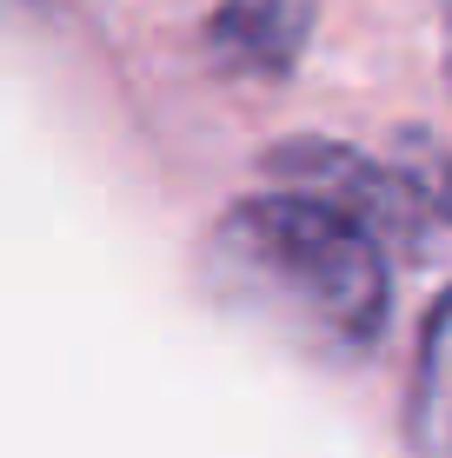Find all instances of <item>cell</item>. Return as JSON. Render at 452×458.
<instances>
[{
	"label": "cell",
	"instance_id": "obj_1",
	"mask_svg": "<svg viewBox=\"0 0 452 458\" xmlns=\"http://www.w3.org/2000/svg\"><path fill=\"white\" fill-rule=\"evenodd\" d=\"M386 252L393 246L339 199L273 180V193L233 199L220 213L207 240V273L240 312H253L306 359L353 366L386 333Z\"/></svg>",
	"mask_w": 452,
	"mask_h": 458
},
{
	"label": "cell",
	"instance_id": "obj_2",
	"mask_svg": "<svg viewBox=\"0 0 452 458\" xmlns=\"http://www.w3.org/2000/svg\"><path fill=\"white\" fill-rule=\"evenodd\" d=\"M267 180L279 186H306V193H326L339 199L346 213H360L372 233H380L393 252H419V240H426V199H419V186L399 173V160H366V153L339 147V140H279V147L267 153Z\"/></svg>",
	"mask_w": 452,
	"mask_h": 458
},
{
	"label": "cell",
	"instance_id": "obj_3",
	"mask_svg": "<svg viewBox=\"0 0 452 458\" xmlns=\"http://www.w3.org/2000/svg\"><path fill=\"white\" fill-rule=\"evenodd\" d=\"M200 40L220 73L279 81L313 40V0H220Z\"/></svg>",
	"mask_w": 452,
	"mask_h": 458
},
{
	"label": "cell",
	"instance_id": "obj_4",
	"mask_svg": "<svg viewBox=\"0 0 452 458\" xmlns=\"http://www.w3.org/2000/svg\"><path fill=\"white\" fill-rule=\"evenodd\" d=\"M406 452L413 458H452V286L432 299L413 352L406 386Z\"/></svg>",
	"mask_w": 452,
	"mask_h": 458
},
{
	"label": "cell",
	"instance_id": "obj_5",
	"mask_svg": "<svg viewBox=\"0 0 452 458\" xmlns=\"http://www.w3.org/2000/svg\"><path fill=\"white\" fill-rule=\"evenodd\" d=\"M393 153H399V173H406L419 186V199L432 207V219L452 226V147L432 140V133H419V126H406V133L393 140Z\"/></svg>",
	"mask_w": 452,
	"mask_h": 458
},
{
	"label": "cell",
	"instance_id": "obj_6",
	"mask_svg": "<svg viewBox=\"0 0 452 458\" xmlns=\"http://www.w3.org/2000/svg\"><path fill=\"white\" fill-rule=\"evenodd\" d=\"M439 67H446V93H452V7H446V27H439Z\"/></svg>",
	"mask_w": 452,
	"mask_h": 458
}]
</instances>
